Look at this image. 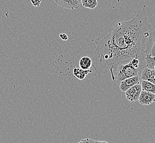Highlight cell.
Listing matches in <instances>:
<instances>
[{
	"mask_svg": "<svg viewBox=\"0 0 155 143\" xmlns=\"http://www.w3.org/2000/svg\"><path fill=\"white\" fill-rule=\"evenodd\" d=\"M141 85L142 88V90L146 91L148 92H152L155 94V84L149 82L148 81L141 80Z\"/></svg>",
	"mask_w": 155,
	"mask_h": 143,
	"instance_id": "obj_11",
	"label": "cell"
},
{
	"mask_svg": "<svg viewBox=\"0 0 155 143\" xmlns=\"http://www.w3.org/2000/svg\"><path fill=\"white\" fill-rule=\"evenodd\" d=\"M110 71L114 83L119 84L125 79L138 75L139 69L135 68L129 62L125 64L118 65Z\"/></svg>",
	"mask_w": 155,
	"mask_h": 143,
	"instance_id": "obj_2",
	"label": "cell"
},
{
	"mask_svg": "<svg viewBox=\"0 0 155 143\" xmlns=\"http://www.w3.org/2000/svg\"><path fill=\"white\" fill-rule=\"evenodd\" d=\"M77 143H95V140L90 138H86L81 140Z\"/></svg>",
	"mask_w": 155,
	"mask_h": 143,
	"instance_id": "obj_15",
	"label": "cell"
},
{
	"mask_svg": "<svg viewBox=\"0 0 155 143\" xmlns=\"http://www.w3.org/2000/svg\"><path fill=\"white\" fill-rule=\"evenodd\" d=\"M140 79L155 84V71L145 67L142 71Z\"/></svg>",
	"mask_w": 155,
	"mask_h": 143,
	"instance_id": "obj_8",
	"label": "cell"
},
{
	"mask_svg": "<svg viewBox=\"0 0 155 143\" xmlns=\"http://www.w3.org/2000/svg\"><path fill=\"white\" fill-rule=\"evenodd\" d=\"M140 60L138 58H133L131 60L130 62L133 66H134L136 68H139V65H140Z\"/></svg>",
	"mask_w": 155,
	"mask_h": 143,
	"instance_id": "obj_14",
	"label": "cell"
},
{
	"mask_svg": "<svg viewBox=\"0 0 155 143\" xmlns=\"http://www.w3.org/2000/svg\"><path fill=\"white\" fill-rule=\"evenodd\" d=\"M91 70H84L81 68L75 67L73 69V75L81 81H84L87 75L89 73H91Z\"/></svg>",
	"mask_w": 155,
	"mask_h": 143,
	"instance_id": "obj_9",
	"label": "cell"
},
{
	"mask_svg": "<svg viewBox=\"0 0 155 143\" xmlns=\"http://www.w3.org/2000/svg\"><path fill=\"white\" fill-rule=\"evenodd\" d=\"M95 143H109L106 141H95Z\"/></svg>",
	"mask_w": 155,
	"mask_h": 143,
	"instance_id": "obj_18",
	"label": "cell"
},
{
	"mask_svg": "<svg viewBox=\"0 0 155 143\" xmlns=\"http://www.w3.org/2000/svg\"><path fill=\"white\" fill-rule=\"evenodd\" d=\"M58 6L67 9H78L81 3L78 0H54Z\"/></svg>",
	"mask_w": 155,
	"mask_h": 143,
	"instance_id": "obj_6",
	"label": "cell"
},
{
	"mask_svg": "<svg viewBox=\"0 0 155 143\" xmlns=\"http://www.w3.org/2000/svg\"><path fill=\"white\" fill-rule=\"evenodd\" d=\"M145 60L146 67L155 71V56L151 57L149 55H146Z\"/></svg>",
	"mask_w": 155,
	"mask_h": 143,
	"instance_id": "obj_13",
	"label": "cell"
},
{
	"mask_svg": "<svg viewBox=\"0 0 155 143\" xmlns=\"http://www.w3.org/2000/svg\"><path fill=\"white\" fill-rule=\"evenodd\" d=\"M149 21L144 6L133 19L117 23L104 37L94 40L96 63L93 67L96 75L105 74L133 58L145 60L146 42L151 32Z\"/></svg>",
	"mask_w": 155,
	"mask_h": 143,
	"instance_id": "obj_1",
	"label": "cell"
},
{
	"mask_svg": "<svg viewBox=\"0 0 155 143\" xmlns=\"http://www.w3.org/2000/svg\"><path fill=\"white\" fill-rule=\"evenodd\" d=\"M92 66L93 61L89 57H83L79 61V68L84 70H89L90 67Z\"/></svg>",
	"mask_w": 155,
	"mask_h": 143,
	"instance_id": "obj_10",
	"label": "cell"
},
{
	"mask_svg": "<svg viewBox=\"0 0 155 143\" xmlns=\"http://www.w3.org/2000/svg\"><path fill=\"white\" fill-rule=\"evenodd\" d=\"M142 88L141 84H137L125 91V96L129 101L134 102L138 100Z\"/></svg>",
	"mask_w": 155,
	"mask_h": 143,
	"instance_id": "obj_3",
	"label": "cell"
},
{
	"mask_svg": "<svg viewBox=\"0 0 155 143\" xmlns=\"http://www.w3.org/2000/svg\"><path fill=\"white\" fill-rule=\"evenodd\" d=\"M31 3L34 6H39L41 2V0H31Z\"/></svg>",
	"mask_w": 155,
	"mask_h": 143,
	"instance_id": "obj_16",
	"label": "cell"
},
{
	"mask_svg": "<svg viewBox=\"0 0 155 143\" xmlns=\"http://www.w3.org/2000/svg\"><path fill=\"white\" fill-rule=\"evenodd\" d=\"M145 54L149 55L151 57L155 56V31L151 32L146 42Z\"/></svg>",
	"mask_w": 155,
	"mask_h": 143,
	"instance_id": "obj_5",
	"label": "cell"
},
{
	"mask_svg": "<svg viewBox=\"0 0 155 143\" xmlns=\"http://www.w3.org/2000/svg\"><path fill=\"white\" fill-rule=\"evenodd\" d=\"M140 83V78L138 75L129 78L122 81L119 83V89L123 92H125L131 87Z\"/></svg>",
	"mask_w": 155,
	"mask_h": 143,
	"instance_id": "obj_4",
	"label": "cell"
},
{
	"mask_svg": "<svg viewBox=\"0 0 155 143\" xmlns=\"http://www.w3.org/2000/svg\"><path fill=\"white\" fill-rule=\"evenodd\" d=\"M60 37L63 40H67L68 39V37L66 35V34H61L60 35Z\"/></svg>",
	"mask_w": 155,
	"mask_h": 143,
	"instance_id": "obj_17",
	"label": "cell"
},
{
	"mask_svg": "<svg viewBox=\"0 0 155 143\" xmlns=\"http://www.w3.org/2000/svg\"><path fill=\"white\" fill-rule=\"evenodd\" d=\"M81 3L84 7L91 9L95 8L98 4L97 0H81Z\"/></svg>",
	"mask_w": 155,
	"mask_h": 143,
	"instance_id": "obj_12",
	"label": "cell"
},
{
	"mask_svg": "<svg viewBox=\"0 0 155 143\" xmlns=\"http://www.w3.org/2000/svg\"><path fill=\"white\" fill-rule=\"evenodd\" d=\"M78 1H79L80 3H81V0H78Z\"/></svg>",
	"mask_w": 155,
	"mask_h": 143,
	"instance_id": "obj_19",
	"label": "cell"
},
{
	"mask_svg": "<svg viewBox=\"0 0 155 143\" xmlns=\"http://www.w3.org/2000/svg\"><path fill=\"white\" fill-rule=\"evenodd\" d=\"M138 101L140 104L149 105L155 102V94L152 92L142 90Z\"/></svg>",
	"mask_w": 155,
	"mask_h": 143,
	"instance_id": "obj_7",
	"label": "cell"
}]
</instances>
